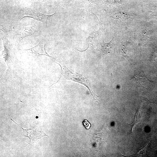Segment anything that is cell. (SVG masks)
Listing matches in <instances>:
<instances>
[{"mask_svg":"<svg viewBox=\"0 0 157 157\" xmlns=\"http://www.w3.org/2000/svg\"><path fill=\"white\" fill-rule=\"evenodd\" d=\"M56 14V13L52 15H47L45 14L35 12L30 10H27L23 15L22 18L24 17H31L35 20L41 22L46 25L47 27V22L48 19L51 17L53 16Z\"/></svg>","mask_w":157,"mask_h":157,"instance_id":"277c9868","label":"cell"},{"mask_svg":"<svg viewBox=\"0 0 157 157\" xmlns=\"http://www.w3.org/2000/svg\"><path fill=\"white\" fill-rule=\"evenodd\" d=\"M37 31L35 28L31 26H27L22 28L20 33V37L22 40L28 36H30Z\"/></svg>","mask_w":157,"mask_h":157,"instance_id":"ba28073f","label":"cell"},{"mask_svg":"<svg viewBox=\"0 0 157 157\" xmlns=\"http://www.w3.org/2000/svg\"><path fill=\"white\" fill-rule=\"evenodd\" d=\"M10 119L16 124L20 127L23 130V136L29 138L31 142L32 143L36 140L40 139L44 136H48L41 129L40 127H33L28 129H24L20 126L15 122L10 117Z\"/></svg>","mask_w":157,"mask_h":157,"instance_id":"7a4b0ae2","label":"cell"},{"mask_svg":"<svg viewBox=\"0 0 157 157\" xmlns=\"http://www.w3.org/2000/svg\"><path fill=\"white\" fill-rule=\"evenodd\" d=\"M101 45L102 53L104 55L113 53L116 48L113 36L112 40L108 43L105 42L103 40V42L101 43Z\"/></svg>","mask_w":157,"mask_h":157,"instance_id":"52a82bcc","label":"cell"},{"mask_svg":"<svg viewBox=\"0 0 157 157\" xmlns=\"http://www.w3.org/2000/svg\"><path fill=\"white\" fill-rule=\"evenodd\" d=\"M83 124L84 126L87 129H89L90 127V124L86 119H85L83 122Z\"/></svg>","mask_w":157,"mask_h":157,"instance_id":"9c48e42d","label":"cell"},{"mask_svg":"<svg viewBox=\"0 0 157 157\" xmlns=\"http://www.w3.org/2000/svg\"><path fill=\"white\" fill-rule=\"evenodd\" d=\"M46 44L44 41H40L38 44L29 49L24 50L28 51L31 55L34 57H38L41 55H45L49 57L54 58L49 56L46 52L45 46Z\"/></svg>","mask_w":157,"mask_h":157,"instance_id":"5b68a950","label":"cell"},{"mask_svg":"<svg viewBox=\"0 0 157 157\" xmlns=\"http://www.w3.org/2000/svg\"><path fill=\"white\" fill-rule=\"evenodd\" d=\"M55 62L60 66L62 76L64 78L67 80L75 81L85 86L89 90L94 99L98 102L95 98V96H97L92 90L90 83L88 78L84 77L80 74L71 71L62 63L59 62Z\"/></svg>","mask_w":157,"mask_h":157,"instance_id":"6da1fadb","label":"cell"},{"mask_svg":"<svg viewBox=\"0 0 157 157\" xmlns=\"http://www.w3.org/2000/svg\"><path fill=\"white\" fill-rule=\"evenodd\" d=\"M130 80H132L136 86L143 88H148L151 86L152 83L155 82L150 80L141 71L135 73L133 77Z\"/></svg>","mask_w":157,"mask_h":157,"instance_id":"3957f363","label":"cell"},{"mask_svg":"<svg viewBox=\"0 0 157 157\" xmlns=\"http://www.w3.org/2000/svg\"><path fill=\"white\" fill-rule=\"evenodd\" d=\"M149 101L148 100L145 104L147 103ZM144 105H143L142 104H141V105L139 106L136 113L134 121L131 124H128L130 126L132 132L133 131V128L138 123L142 120V118L146 117L147 114V108L145 107H144Z\"/></svg>","mask_w":157,"mask_h":157,"instance_id":"8992f818","label":"cell"}]
</instances>
